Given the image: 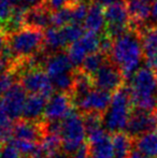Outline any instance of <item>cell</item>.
I'll list each match as a JSON object with an SVG mask.
<instances>
[{
  "mask_svg": "<svg viewBox=\"0 0 157 158\" xmlns=\"http://www.w3.org/2000/svg\"><path fill=\"white\" fill-rule=\"evenodd\" d=\"M73 158H90L89 150H88L87 143H85L81 148L73 155Z\"/></svg>",
  "mask_w": 157,
  "mask_h": 158,
  "instance_id": "cell-36",
  "label": "cell"
},
{
  "mask_svg": "<svg viewBox=\"0 0 157 158\" xmlns=\"http://www.w3.org/2000/svg\"><path fill=\"white\" fill-rule=\"evenodd\" d=\"M26 99V90L19 83H15L0 98V106L12 121H19L23 115Z\"/></svg>",
  "mask_w": 157,
  "mask_h": 158,
  "instance_id": "cell-9",
  "label": "cell"
},
{
  "mask_svg": "<svg viewBox=\"0 0 157 158\" xmlns=\"http://www.w3.org/2000/svg\"><path fill=\"white\" fill-rule=\"evenodd\" d=\"M126 6L130 16L131 28L139 29L145 25L151 16L152 6L145 0H126Z\"/></svg>",
  "mask_w": 157,
  "mask_h": 158,
  "instance_id": "cell-16",
  "label": "cell"
},
{
  "mask_svg": "<svg viewBox=\"0 0 157 158\" xmlns=\"http://www.w3.org/2000/svg\"><path fill=\"white\" fill-rule=\"evenodd\" d=\"M126 0H96V3L100 4L101 6H112V4L115 3H119V2H125Z\"/></svg>",
  "mask_w": 157,
  "mask_h": 158,
  "instance_id": "cell-37",
  "label": "cell"
},
{
  "mask_svg": "<svg viewBox=\"0 0 157 158\" xmlns=\"http://www.w3.org/2000/svg\"><path fill=\"white\" fill-rule=\"evenodd\" d=\"M136 148L149 158H157V131L145 133L134 139Z\"/></svg>",
  "mask_w": 157,
  "mask_h": 158,
  "instance_id": "cell-24",
  "label": "cell"
},
{
  "mask_svg": "<svg viewBox=\"0 0 157 158\" xmlns=\"http://www.w3.org/2000/svg\"><path fill=\"white\" fill-rule=\"evenodd\" d=\"M84 28L89 32L98 33L105 31V19L103 6L98 3H93L89 6L87 16L84 22Z\"/></svg>",
  "mask_w": 157,
  "mask_h": 158,
  "instance_id": "cell-21",
  "label": "cell"
},
{
  "mask_svg": "<svg viewBox=\"0 0 157 158\" xmlns=\"http://www.w3.org/2000/svg\"><path fill=\"white\" fill-rule=\"evenodd\" d=\"M73 99L67 93H55L48 99L43 118L46 122L63 121L73 110Z\"/></svg>",
  "mask_w": 157,
  "mask_h": 158,
  "instance_id": "cell-11",
  "label": "cell"
},
{
  "mask_svg": "<svg viewBox=\"0 0 157 158\" xmlns=\"http://www.w3.org/2000/svg\"><path fill=\"white\" fill-rule=\"evenodd\" d=\"M109 58V56H107V55L101 52L93 53V54H89L86 57L85 60L83 61L82 66L79 69L83 71V72H85L86 74L93 77L103 64L107 63Z\"/></svg>",
  "mask_w": 157,
  "mask_h": 158,
  "instance_id": "cell-25",
  "label": "cell"
},
{
  "mask_svg": "<svg viewBox=\"0 0 157 158\" xmlns=\"http://www.w3.org/2000/svg\"><path fill=\"white\" fill-rule=\"evenodd\" d=\"M147 67H150V68L153 69L155 72H157V53H156L155 56H154L153 58L149 61V63H147Z\"/></svg>",
  "mask_w": 157,
  "mask_h": 158,
  "instance_id": "cell-39",
  "label": "cell"
},
{
  "mask_svg": "<svg viewBox=\"0 0 157 158\" xmlns=\"http://www.w3.org/2000/svg\"><path fill=\"white\" fill-rule=\"evenodd\" d=\"M112 95L100 89H93L88 95L73 102L76 108L83 114L85 113H99L105 115L109 109Z\"/></svg>",
  "mask_w": 157,
  "mask_h": 158,
  "instance_id": "cell-10",
  "label": "cell"
},
{
  "mask_svg": "<svg viewBox=\"0 0 157 158\" xmlns=\"http://www.w3.org/2000/svg\"><path fill=\"white\" fill-rule=\"evenodd\" d=\"M60 138L63 151L68 155H74L86 143V130L83 116L74 109L61 121Z\"/></svg>",
  "mask_w": 157,
  "mask_h": 158,
  "instance_id": "cell-5",
  "label": "cell"
},
{
  "mask_svg": "<svg viewBox=\"0 0 157 158\" xmlns=\"http://www.w3.org/2000/svg\"><path fill=\"white\" fill-rule=\"evenodd\" d=\"M1 53H2V52H0V57H1Z\"/></svg>",
  "mask_w": 157,
  "mask_h": 158,
  "instance_id": "cell-43",
  "label": "cell"
},
{
  "mask_svg": "<svg viewBox=\"0 0 157 158\" xmlns=\"http://www.w3.org/2000/svg\"><path fill=\"white\" fill-rule=\"evenodd\" d=\"M142 41L145 64L149 63L157 53V25L145 24L139 28Z\"/></svg>",
  "mask_w": 157,
  "mask_h": 158,
  "instance_id": "cell-18",
  "label": "cell"
},
{
  "mask_svg": "<svg viewBox=\"0 0 157 158\" xmlns=\"http://www.w3.org/2000/svg\"><path fill=\"white\" fill-rule=\"evenodd\" d=\"M19 84L30 95H42L50 99L53 95V84L44 69H34L19 77Z\"/></svg>",
  "mask_w": 157,
  "mask_h": 158,
  "instance_id": "cell-7",
  "label": "cell"
},
{
  "mask_svg": "<svg viewBox=\"0 0 157 158\" xmlns=\"http://www.w3.org/2000/svg\"><path fill=\"white\" fill-rule=\"evenodd\" d=\"M92 79L96 89L108 92L110 94L116 92L125 84L123 73L110 58L93 75Z\"/></svg>",
  "mask_w": 157,
  "mask_h": 158,
  "instance_id": "cell-6",
  "label": "cell"
},
{
  "mask_svg": "<svg viewBox=\"0 0 157 158\" xmlns=\"http://www.w3.org/2000/svg\"><path fill=\"white\" fill-rule=\"evenodd\" d=\"M16 75L11 71L0 73V97H2L15 84Z\"/></svg>",
  "mask_w": 157,
  "mask_h": 158,
  "instance_id": "cell-32",
  "label": "cell"
},
{
  "mask_svg": "<svg viewBox=\"0 0 157 158\" xmlns=\"http://www.w3.org/2000/svg\"><path fill=\"white\" fill-rule=\"evenodd\" d=\"M145 1H147V2H149V3H151V2H153V3H154V2L157 1V0H145Z\"/></svg>",
  "mask_w": 157,
  "mask_h": 158,
  "instance_id": "cell-41",
  "label": "cell"
},
{
  "mask_svg": "<svg viewBox=\"0 0 157 158\" xmlns=\"http://www.w3.org/2000/svg\"><path fill=\"white\" fill-rule=\"evenodd\" d=\"M151 21L152 24L149 25H157V1H155L152 6V10H151Z\"/></svg>",
  "mask_w": 157,
  "mask_h": 158,
  "instance_id": "cell-38",
  "label": "cell"
},
{
  "mask_svg": "<svg viewBox=\"0 0 157 158\" xmlns=\"http://www.w3.org/2000/svg\"><path fill=\"white\" fill-rule=\"evenodd\" d=\"M68 43L66 42L65 37L61 31V28H56L51 26L44 31V43L43 51L48 55L55 53L63 52L64 48H68Z\"/></svg>",
  "mask_w": 157,
  "mask_h": 158,
  "instance_id": "cell-19",
  "label": "cell"
},
{
  "mask_svg": "<svg viewBox=\"0 0 157 158\" xmlns=\"http://www.w3.org/2000/svg\"><path fill=\"white\" fill-rule=\"evenodd\" d=\"M39 144L42 148L46 157L53 156V155L63 151V142H61L60 135L46 133V135H43V138L39 142Z\"/></svg>",
  "mask_w": 157,
  "mask_h": 158,
  "instance_id": "cell-26",
  "label": "cell"
},
{
  "mask_svg": "<svg viewBox=\"0 0 157 158\" xmlns=\"http://www.w3.org/2000/svg\"><path fill=\"white\" fill-rule=\"evenodd\" d=\"M61 31H63V35L68 45L80 40L85 33L84 28L81 25H76V24H70V25L65 26L61 28Z\"/></svg>",
  "mask_w": 157,
  "mask_h": 158,
  "instance_id": "cell-31",
  "label": "cell"
},
{
  "mask_svg": "<svg viewBox=\"0 0 157 158\" xmlns=\"http://www.w3.org/2000/svg\"><path fill=\"white\" fill-rule=\"evenodd\" d=\"M129 89L136 109L157 113V72L153 69H139L131 77Z\"/></svg>",
  "mask_w": 157,
  "mask_h": 158,
  "instance_id": "cell-2",
  "label": "cell"
},
{
  "mask_svg": "<svg viewBox=\"0 0 157 158\" xmlns=\"http://www.w3.org/2000/svg\"><path fill=\"white\" fill-rule=\"evenodd\" d=\"M80 0H45V3L52 12H55L63 8L74 6Z\"/></svg>",
  "mask_w": 157,
  "mask_h": 158,
  "instance_id": "cell-34",
  "label": "cell"
},
{
  "mask_svg": "<svg viewBox=\"0 0 157 158\" xmlns=\"http://www.w3.org/2000/svg\"><path fill=\"white\" fill-rule=\"evenodd\" d=\"M93 89H95L94 82L90 75L86 74L80 69H76V73H74V83L73 88L71 92V97L73 99V102L76 100H79L81 98L85 97L88 95Z\"/></svg>",
  "mask_w": 157,
  "mask_h": 158,
  "instance_id": "cell-22",
  "label": "cell"
},
{
  "mask_svg": "<svg viewBox=\"0 0 157 158\" xmlns=\"http://www.w3.org/2000/svg\"><path fill=\"white\" fill-rule=\"evenodd\" d=\"M21 153L15 146L14 142L10 141L0 146V158H22Z\"/></svg>",
  "mask_w": 157,
  "mask_h": 158,
  "instance_id": "cell-33",
  "label": "cell"
},
{
  "mask_svg": "<svg viewBox=\"0 0 157 158\" xmlns=\"http://www.w3.org/2000/svg\"><path fill=\"white\" fill-rule=\"evenodd\" d=\"M48 101V98L42 95H29L24 106L22 118L29 122H38L39 118L43 117Z\"/></svg>",
  "mask_w": 157,
  "mask_h": 158,
  "instance_id": "cell-17",
  "label": "cell"
},
{
  "mask_svg": "<svg viewBox=\"0 0 157 158\" xmlns=\"http://www.w3.org/2000/svg\"><path fill=\"white\" fill-rule=\"evenodd\" d=\"M128 158H149L147 156H145L144 154H142L141 152H139L138 150H134L131 152V154L129 155Z\"/></svg>",
  "mask_w": 157,
  "mask_h": 158,
  "instance_id": "cell-40",
  "label": "cell"
},
{
  "mask_svg": "<svg viewBox=\"0 0 157 158\" xmlns=\"http://www.w3.org/2000/svg\"><path fill=\"white\" fill-rule=\"evenodd\" d=\"M90 158H114L112 137L103 128L86 135Z\"/></svg>",
  "mask_w": 157,
  "mask_h": 158,
  "instance_id": "cell-12",
  "label": "cell"
},
{
  "mask_svg": "<svg viewBox=\"0 0 157 158\" xmlns=\"http://www.w3.org/2000/svg\"><path fill=\"white\" fill-rule=\"evenodd\" d=\"M52 13L45 2L27 9L24 14V27L45 31L52 25Z\"/></svg>",
  "mask_w": 157,
  "mask_h": 158,
  "instance_id": "cell-14",
  "label": "cell"
},
{
  "mask_svg": "<svg viewBox=\"0 0 157 158\" xmlns=\"http://www.w3.org/2000/svg\"><path fill=\"white\" fill-rule=\"evenodd\" d=\"M153 131H157V113L134 109L129 117L125 132L132 139H137Z\"/></svg>",
  "mask_w": 157,
  "mask_h": 158,
  "instance_id": "cell-8",
  "label": "cell"
},
{
  "mask_svg": "<svg viewBox=\"0 0 157 158\" xmlns=\"http://www.w3.org/2000/svg\"><path fill=\"white\" fill-rule=\"evenodd\" d=\"M134 102L128 86L124 85L113 93L109 109L103 115V126L108 132L118 133L126 130L132 113Z\"/></svg>",
  "mask_w": 157,
  "mask_h": 158,
  "instance_id": "cell-3",
  "label": "cell"
},
{
  "mask_svg": "<svg viewBox=\"0 0 157 158\" xmlns=\"http://www.w3.org/2000/svg\"><path fill=\"white\" fill-rule=\"evenodd\" d=\"M22 158H31V157H28V156H23Z\"/></svg>",
  "mask_w": 157,
  "mask_h": 158,
  "instance_id": "cell-42",
  "label": "cell"
},
{
  "mask_svg": "<svg viewBox=\"0 0 157 158\" xmlns=\"http://www.w3.org/2000/svg\"><path fill=\"white\" fill-rule=\"evenodd\" d=\"M143 57L142 41L138 29L130 28L114 40L110 59L119 68L125 80H131L136 74Z\"/></svg>",
  "mask_w": 157,
  "mask_h": 158,
  "instance_id": "cell-1",
  "label": "cell"
},
{
  "mask_svg": "<svg viewBox=\"0 0 157 158\" xmlns=\"http://www.w3.org/2000/svg\"><path fill=\"white\" fill-rule=\"evenodd\" d=\"M114 158H128L132 152L134 139L126 132H118L112 135Z\"/></svg>",
  "mask_w": 157,
  "mask_h": 158,
  "instance_id": "cell-23",
  "label": "cell"
},
{
  "mask_svg": "<svg viewBox=\"0 0 157 158\" xmlns=\"http://www.w3.org/2000/svg\"><path fill=\"white\" fill-rule=\"evenodd\" d=\"M44 31L36 28L23 27L6 35V45L14 61L26 59L43 48Z\"/></svg>",
  "mask_w": 157,
  "mask_h": 158,
  "instance_id": "cell-4",
  "label": "cell"
},
{
  "mask_svg": "<svg viewBox=\"0 0 157 158\" xmlns=\"http://www.w3.org/2000/svg\"><path fill=\"white\" fill-rule=\"evenodd\" d=\"M44 135L42 122H29L21 118L13 125V139L17 141L39 143Z\"/></svg>",
  "mask_w": 157,
  "mask_h": 158,
  "instance_id": "cell-13",
  "label": "cell"
},
{
  "mask_svg": "<svg viewBox=\"0 0 157 158\" xmlns=\"http://www.w3.org/2000/svg\"><path fill=\"white\" fill-rule=\"evenodd\" d=\"M71 24V6L63 8L52 13L53 27L63 28Z\"/></svg>",
  "mask_w": 157,
  "mask_h": 158,
  "instance_id": "cell-29",
  "label": "cell"
},
{
  "mask_svg": "<svg viewBox=\"0 0 157 158\" xmlns=\"http://www.w3.org/2000/svg\"><path fill=\"white\" fill-rule=\"evenodd\" d=\"M74 73L69 72L61 74L59 77H56L54 79H52V84L53 87L59 93H67V94H71L72 88H73V83H74Z\"/></svg>",
  "mask_w": 157,
  "mask_h": 158,
  "instance_id": "cell-27",
  "label": "cell"
},
{
  "mask_svg": "<svg viewBox=\"0 0 157 158\" xmlns=\"http://www.w3.org/2000/svg\"><path fill=\"white\" fill-rule=\"evenodd\" d=\"M84 126H85L86 135L102 128L103 115L99 113H85L83 114Z\"/></svg>",
  "mask_w": 157,
  "mask_h": 158,
  "instance_id": "cell-28",
  "label": "cell"
},
{
  "mask_svg": "<svg viewBox=\"0 0 157 158\" xmlns=\"http://www.w3.org/2000/svg\"><path fill=\"white\" fill-rule=\"evenodd\" d=\"M73 67L67 53L58 52L48 57V60L44 64V71L52 80L65 73L73 72Z\"/></svg>",
  "mask_w": 157,
  "mask_h": 158,
  "instance_id": "cell-15",
  "label": "cell"
},
{
  "mask_svg": "<svg viewBox=\"0 0 157 158\" xmlns=\"http://www.w3.org/2000/svg\"><path fill=\"white\" fill-rule=\"evenodd\" d=\"M45 2V0H16V6H19L24 9H29Z\"/></svg>",
  "mask_w": 157,
  "mask_h": 158,
  "instance_id": "cell-35",
  "label": "cell"
},
{
  "mask_svg": "<svg viewBox=\"0 0 157 158\" xmlns=\"http://www.w3.org/2000/svg\"><path fill=\"white\" fill-rule=\"evenodd\" d=\"M105 25H123L131 26L130 16L125 2L112 4L105 9Z\"/></svg>",
  "mask_w": 157,
  "mask_h": 158,
  "instance_id": "cell-20",
  "label": "cell"
},
{
  "mask_svg": "<svg viewBox=\"0 0 157 158\" xmlns=\"http://www.w3.org/2000/svg\"><path fill=\"white\" fill-rule=\"evenodd\" d=\"M88 4L86 2L79 1L74 6H71V24L76 25H81L82 23L84 24L85 19L88 13Z\"/></svg>",
  "mask_w": 157,
  "mask_h": 158,
  "instance_id": "cell-30",
  "label": "cell"
}]
</instances>
